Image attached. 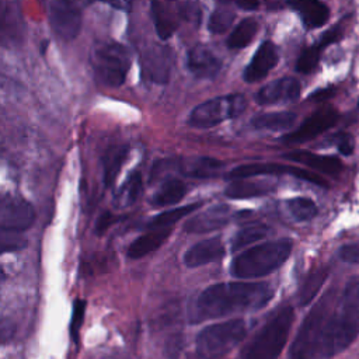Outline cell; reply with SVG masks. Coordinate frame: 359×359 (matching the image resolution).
Here are the masks:
<instances>
[{"mask_svg": "<svg viewBox=\"0 0 359 359\" xmlns=\"http://www.w3.org/2000/svg\"><path fill=\"white\" fill-rule=\"evenodd\" d=\"M359 335V279H352L334 302L323 297L302 323L289 359H327Z\"/></svg>", "mask_w": 359, "mask_h": 359, "instance_id": "obj_1", "label": "cell"}, {"mask_svg": "<svg viewBox=\"0 0 359 359\" xmlns=\"http://www.w3.org/2000/svg\"><path fill=\"white\" fill-rule=\"evenodd\" d=\"M273 296V290L264 282H224L202 290L194 300L189 318L201 323L233 313L264 307Z\"/></svg>", "mask_w": 359, "mask_h": 359, "instance_id": "obj_2", "label": "cell"}, {"mask_svg": "<svg viewBox=\"0 0 359 359\" xmlns=\"http://www.w3.org/2000/svg\"><path fill=\"white\" fill-rule=\"evenodd\" d=\"M293 241L280 238L248 248L237 255L230 265V273L238 279L265 276L279 268L290 255Z\"/></svg>", "mask_w": 359, "mask_h": 359, "instance_id": "obj_3", "label": "cell"}, {"mask_svg": "<svg viewBox=\"0 0 359 359\" xmlns=\"http://www.w3.org/2000/svg\"><path fill=\"white\" fill-rule=\"evenodd\" d=\"M293 309L283 307L272 316L245 346L243 359H278L293 323Z\"/></svg>", "mask_w": 359, "mask_h": 359, "instance_id": "obj_4", "label": "cell"}, {"mask_svg": "<svg viewBox=\"0 0 359 359\" xmlns=\"http://www.w3.org/2000/svg\"><path fill=\"white\" fill-rule=\"evenodd\" d=\"M90 59L97 79L104 86L119 87L125 83L130 69V55L123 45L114 41L97 42Z\"/></svg>", "mask_w": 359, "mask_h": 359, "instance_id": "obj_5", "label": "cell"}, {"mask_svg": "<svg viewBox=\"0 0 359 359\" xmlns=\"http://www.w3.org/2000/svg\"><path fill=\"white\" fill-rule=\"evenodd\" d=\"M245 332V323L240 318L208 325L196 337L198 353L206 359H217L237 346Z\"/></svg>", "mask_w": 359, "mask_h": 359, "instance_id": "obj_6", "label": "cell"}, {"mask_svg": "<svg viewBox=\"0 0 359 359\" xmlns=\"http://www.w3.org/2000/svg\"><path fill=\"white\" fill-rule=\"evenodd\" d=\"M245 107L247 100L243 94L215 97L196 105L191 111L188 116V125L198 129H208L241 115Z\"/></svg>", "mask_w": 359, "mask_h": 359, "instance_id": "obj_7", "label": "cell"}, {"mask_svg": "<svg viewBox=\"0 0 359 359\" xmlns=\"http://www.w3.org/2000/svg\"><path fill=\"white\" fill-rule=\"evenodd\" d=\"M280 174H289L294 175L299 180L309 181L314 185L320 187H327V181L320 177L318 174L306 170V168H297L292 165H285V164H278V163H250V164H243L238 167H234L231 171L226 174L229 180H245V178H252V177H259V175H280Z\"/></svg>", "mask_w": 359, "mask_h": 359, "instance_id": "obj_8", "label": "cell"}, {"mask_svg": "<svg viewBox=\"0 0 359 359\" xmlns=\"http://www.w3.org/2000/svg\"><path fill=\"white\" fill-rule=\"evenodd\" d=\"M49 25L52 31L63 41L74 39L83 24L81 10L72 1L52 0L48 4Z\"/></svg>", "mask_w": 359, "mask_h": 359, "instance_id": "obj_9", "label": "cell"}, {"mask_svg": "<svg viewBox=\"0 0 359 359\" xmlns=\"http://www.w3.org/2000/svg\"><path fill=\"white\" fill-rule=\"evenodd\" d=\"M35 210L20 196L0 195V230L20 233L32 226Z\"/></svg>", "mask_w": 359, "mask_h": 359, "instance_id": "obj_10", "label": "cell"}, {"mask_svg": "<svg viewBox=\"0 0 359 359\" xmlns=\"http://www.w3.org/2000/svg\"><path fill=\"white\" fill-rule=\"evenodd\" d=\"M338 118H339V114L337 109L331 107L321 108L316 111L313 115H310L309 118H306L299 128L285 135L282 137V142L293 143V144L309 142L317 137L318 135H321L323 132L328 130L330 128H332L337 123Z\"/></svg>", "mask_w": 359, "mask_h": 359, "instance_id": "obj_11", "label": "cell"}, {"mask_svg": "<svg viewBox=\"0 0 359 359\" xmlns=\"http://www.w3.org/2000/svg\"><path fill=\"white\" fill-rule=\"evenodd\" d=\"M300 81L294 77H282L265 84L255 95V101L261 105L292 102L300 95Z\"/></svg>", "mask_w": 359, "mask_h": 359, "instance_id": "obj_12", "label": "cell"}, {"mask_svg": "<svg viewBox=\"0 0 359 359\" xmlns=\"http://www.w3.org/2000/svg\"><path fill=\"white\" fill-rule=\"evenodd\" d=\"M187 67L198 79H213L222 69V59L209 46L198 43L188 50Z\"/></svg>", "mask_w": 359, "mask_h": 359, "instance_id": "obj_13", "label": "cell"}, {"mask_svg": "<svg viewBox=\"0 0 359 359\" xmlns=\"http://www.w3.org/2000/svg\"><path fill=\"white\" fill-rule=\"evenodd\" d=\"M171 66L172 53L167 46H153L143 55V72L153 83H167L171 74Z\"/></svg>", "mask_w": 359, "mask_h": 359, "instance_id": "obj_14", "label": "cell"}, {"mask_svg": "<svg viewBox=\"0 0 359 359\" xmlns=\"http://www.w3.org/2000/svg\"><path fill=\"white\" fill-rule=\"evenodd\" d=\"M279 56L275 45L269 41L262 42L251 57L250 63L245 66L243 79L247 83H255L264 79L278 63Z\"/></svg>", "mask_w": 359, "mask_h": 359, "instance_id": "obj_15", "label": "cell"}, {"mask_svg": "<svg viewBox=\"0 0 359 359\" xmlns=\"http://www.w3.org/2000/svg\"><path fill=\"white\" fill-rule=\"evenodd\" d=\"M150 8H151L154 28L158 36L161 39L171 38L180 25V20L184 18L181 4L153 1L150 4Z\"/></svg>", "mask_w": 359, "mask_h": 359, "instance_id": "obj_16", "label": "cell"}, {"mask_svg": "<svg viewBox=\"0 0 359 359\" xmlns=\"http://www.w3.org/2000/svg\"><path fill=\"white\" fill-rule=\"evenodd\" d=\"M224 255V245L220 237H210L194 244L184 254V264L189 268L202 266L219 261Z\"/></svg>", "mask_w": 359, "mask_h": 359, "instance_id": "obj_17", "label": "cell"}, {"mask_svg": "<svg viewBox=\"0 0 359 359\" xmlns=\"http://www.w3.org/2000/svg\"><path fill=\"white\" fill-rule=\"evenodd\" d=\"M230 217V209L227 205H216L209 208L208 210L195 215L192 219H189L184 230L187 233H209L213 230H217L227 224Z\"/></svg>", "mask_w": 359, "mask_h": 359, "instance_id": "obj_18", "label": "cell"}, {"mask_svg": "<svg viewBox=\"0 0 359 359\" xmlns=\"http://www.w3.org/2000/svg\"><path fill=\"white\" fill-rule=\"evenodd\" d=\"M282 157L328 175H337L342 171V161L335 156H321L307 150H293L285 153Z\"/></svg>", "mask_w": 359, "mask_h": 359, "instance_id": "obj_19", "label": "cell"}, {"mask_svg": "<svg viewBox=\"0 0 359 359\" xmlns=\"http://www.w3.org/2000/svg\"><path fill=\"white\" fill-rule=\"evenodd\" d=\"M289 6L300 15L307 28H320L330 18V8L327 4L316 0L290 1Z\"/></svg>", "mask_w": 359, "mask_h": 359, "instance_id": "obj_20", "label": "cell"}, {"mask_svg": "<svg viewBox=\"0 0 359 359\" xmlns=\"http://www.w3.org/2000/svg\"><path fill=\"white\" fill-rule=\"evenodd\" d=\"M171 234V227L167 229H154L147 231L143 236H139L136 240H133L128 247V257L130 259L142 258L151 251L157 250Z\"/></svg>", "mask_w": 359, "mask_h": 359, "instance_id": "obj_21", "label": "cell"}, {"mask_svg": "<svg viewBox=\"0 0 359 359\" xmlns=\"http://www.w3.org/2000/svg\"><path fill=\"white\" fill-rule=\"evenodd\" d=\"M297 115L290 111H276L259 114L251 119V125L259 130L283 132L290 129L296 122Z\"/></svg>", "mask_w": 359, "mask_h": 359, "instance_id": "obj_22", "label": "cell"}, {"mask_svg": "<svg viewBox=\"0 0 359 359\" xmlns=\"http://www.w3.org/2000/svg\"><path fill=\"white\" fill-rule=\"evenodd\" d=\"M272 189L273 187L266 181L236 180L224 189V195L231 199H244V198L266 195L272 192Z\"/></svg>", "mask_w": 359, "mask_h": 359, "instance_id": "obj_23", "label": "cell"}, {"mask_svg": "<svg viewBox=\"0 0 359 359\" xmlns=\"http://www.w3.org/2000/svg\"><path fill=\"white\" fill-rule=\"evenodd\" d=\"M185 194H187V187L181 180L168 178L156 191V194L150 199V203L157 208L170 206L180 202L185 196Z\"/></svg>", "mask_w": 359, "mask_h": 359, "instance_id": "obj_24", "label": "cell"}, {"mask_svg": "<svg viewBox=\"0 0 359 359\" xmlns=\"http://www.w3.org/2000/svg\"><path fill=\"white\" fill-rule=\"evenodd\" d=\"M128 146H112L107 150L102 157V180L105 187H111L115 182V178L128 157Z\"/></svg>", "mask_w": 359, "mask_h": 359, "instance_id": "obj_25", "label": "cell"}, {"mask_svg": "<svg viewBox=\"0 0 359 359\" xmlns=\"http://www.w3.org/2000/svg\"><path fill=\"white\" fill-rule=\"evenodd\" d=\"M223 163L213 157H198L184 163L181 171L188 177L195 178H210L217 175Z\"/></svg>", "mask_w": 359, "mask_h": 359, "instance_id": "obj_26", "label": "cell"}, {"mask_svg": "<svg viewBox=\"0 0 359 359\" xmlns=\"http://www.w3.org/2000/svg\"><path fill=\"white\" fill-rule=\"evenodd\" d=\"M258 31V22L255 18L248 17L241 20L227 38V46L230 49H243L254 39Z\"/></svg>", "mask_w": 359, "mask_h": 359, "instance_id": "obj_27", "label": "cell"}, {"mask_svg": "<svg viewBox=\"0 0 359 359\" xmlns=\"http://www.w3.org/2000/svg\"><path fill=\"white\" fill-rule=\"evenodd\" d=\"M202 206V202H195V203H189L185 206H180L171 210H165L163 213H158L157 216H154L149 223L147 227L150 230L154 229H167L171 227L172 224H175L178 220H181L182 217L188 216L189 213H194V210H196L198 208Z\"/></svg>", "mask_w": 359, "mask_h": 359, "instance_id": "obj_28", "label": "cell"}, {"mask_svg": "<svg viewBox=\"0 0 359 359\" xmlns=\"http://www.w3.org/2000/svg\"><path fill=\"white\" fill-rule=\"evenodd\" d=\"M271 231H272L271 227L264 223H251L248 226H244L234 234V237L231 240V250L236 251L245 245H250V244L266 237Z\"/></svg>", "mask_w": 359, "mask_h": 359, "instance_id": "obj_29", "label": "cell"}, {"mask_svg": "<svg viewBox=\"0 0 359 359\" xmlns=\"http://www.w3.org/2000/svg\"><path fill=\"white\" fill-rule=\"evenodd\" d=\"M327 275H328V269L320 268V269H314L304 279V282L299 290V304L300 306H306L314 299V296L317 294V292L321 289L323 283L325 282Z\"/></svg>", "mask_w": 359, "mask_h": 359, "instance_id": "obj_30", "label": "cell"}, {"mask_svg": "<svg viewBox=\"0 0 359 359\" xmlns=\"http://www.w3.org/2000/svg\"><path fill=\"white\" fill-rule=\"evenodd\" d=\"M142 194V174L139 171H133L129 178L119 188L115 202L119 206H128L137 201Z\"/></svg>", "mask_w": 359, "mask_h": 359, "instance_id": "obj_31", "label": "cell"}, {"mask_svg": "<svg viewBox=\"0 0 359 359\" xmlns=\"http://www.w3.org/2000/svg\"><path fill=\"white\" fill-rule=\"evenodd\" d=\"M286 205L290 215L299 222L311 220L318 213V208L316 202L310 198H304V196L292 198L286 202Z\"/></svg>", "mask_w": 359, "mask_h": 359, "instance_id": "obj_32", "label": "cell"}, {"mask_svg": "<svg viewBox=\"0 0 359 359\" xmlns=\"http://www.w3.org/2000/svg\"><path fill=\"white\" fill-rule=\"evenodd\" d=\"M234 11L227 8V7H219L216 8L210 17H209V22H208V29L212 34H223L226 32L230 25L234 21Z\"/></svg>", "mask_w": 359, "mask_h": 359, "instance_id": "obj_33", "label": "cell"}, {"mask_svg": "<svg viewBox=\"0 0 359 359\" xmlns=\"http://www.w3.org/2000/svg\"><path fill=\"white\" fill-rule=\"evenodd\" d=\"M320 53H321V48L317 43L303 49V52L300 53L296 62V70L304 74L313 72L320 60Z\"/></svg>", "mask_w": 359, "mask_h": 359, "instance_id": "obj_34", "label": "cell"}, {"mask_svg": "<svg viewBox=\"0 0 359 359\" xmlns=\"http://www.w3.org/2000/svg\"><path fill=\"white\" fill-rule=\"evenodd\" d=\"M27 240L17 233L10 231H0V254L6 252H14L25 248Z\"/></svg>", "mask_w": 359, "mask_h": 359, "instance_id": "obj_35", "label": "cell"}, {"mask_svg": "<svg viewBox=\"0 0 359 359\" xmlns=\"http://www.w3.org/2000/svg\"><path fill=\"white\" fill-rule=\"evenodd\" d=\"M335 144L339 150L341 154L344 156H351L355 149V139L351 133H338L335 136Z\"/></svg>", "mask_w": 359, "mask_h": 359, "instance_id": "obj_36", "label": "cell"}, {"mask_svg": "<svg viewBox=\"0 0 359 359\" xmlns=\"http://www.w3.org/2000/svg\"><path fill=\"white\" fill-rule=\"evenodd\" d=\"M84 311H86V302L76 300L73 307V316H72V335H77L79 328L81 327V323L84 320Z\"/></svg>", "mask_w": 359, "mask_h": 359, "instance_id": "obj_37", "label": "cell"}, {"mask_svg": "<svg viewBox=\"0 0 359 359\" xmlns=\"http://www.w3.org/2000/svg\"><path fill=\"white\" fill-rule=\"evenodd\" d=\"M339 258L345 262L359 264V243L342 245L339 250Z\"/></svg>", "mask_w": 359, "mask_h": 359, "instance_id": "obj_38", "label": "cell"}, {"mask_svg": "<svg viewBox=\"0 0 359 359\" xmlns=\"http://www.w3.org/2000/svg\"><path fill=\"white\" fill-rule=\"evenodd\" d=\"M342 32H344V31H342V25H341V24L334 25L332 28H330V29L323 35V38L320 39V42H318L317 45L323 49L324 46H327V45H330V43L338 41V39L342 36Z\"/></svg>", "mask_w": 359, "mask_h": 359, "instance_id": "obj_39", "label": "cell"}, {"mask_svg": "<svg viewBox=\"0 0 359 359\" xmlns=\"http://www.w3.org/2000/svg\"><path fill=\"white\" fill-rule=\"evenodd\" d=\"M112 222H114L112 215H111V213H108V212H105V213L98 219L97 226H95V231H97L98 234L104 233V231L111 226V223H112Z\"/></svg>", "mask_w": 359, "mask_h": 359, "instance_id": "obj_40", "label": "cell"}, {"mask_svg": "<svg viewBox=\"0 0 359 359\" xmlns=\"http://www.w3.org/2000/svg\"><path fill=\"white\" fill-rule=\"evenodd\" d=\"M234 4L243 10H254L259 6L258 1H248V0H237L234 1Z\"/></svg>", "mask_w": 359, "mask_h": 359, "instance_id": "obj_41", "label": "cell"}, {"mask_svg": "<svg viewBox=\"0 0 359 359\" xmlns=\"http://www.w3.org/2000/svg\"><path fill=\"white\" fill-rule=\"evenodd\" d=\"M112 7H115V8H123V10H128L129 7H130V4H128V3H122V1H116V3H109Z\"/></svg>", "mask_w": 359, "mask_h": 359, "instance_id": "obj_42", "label": "cell"}, {"mask_svg": "<svg viewBox=\"0 0 359 359\" xmlns=\"http://www.w3.org/2000/svg\"><path fill=\"white\" fill-rule=\"evenodd\" d=\"M4 279V272H3V269H1V266H0V282Z\"/></svg>", "mask_w": 359, "mask_h": 359, "instance_id": "obj_43", "label": "cell"}, {"mask_svg": "<svg viewBox=\"0 0 359 359\" xmlns=\"http://www.w3.org/2000/svg\"><path fill=\"white\" fill-rule=\"evenodd\" d=\"M358 107H359V102H358Z\"/></svg>", "mask_w": 359, "mask_h": 359, "instance_id": "obj_44", "label": "cell"}]
</instances>
